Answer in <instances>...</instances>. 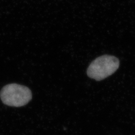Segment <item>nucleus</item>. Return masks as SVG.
Here are the masks:
<instances>
[{
	"instance_id": "1",
	"label": "nucleus",
	"mask_w": 135,
	"mask_h": 135,
	"mask_svg": "<svg viewBox=\"0 0 135 135\" xmlns=\"http://www.w3.org/2000/svg\"><path fill=\"white\" fill-rule=\"evenodd\" d=\"M0 98L3 104L10 107H21L32 99V92L26 86L12 83L4 86L0 92Z\"/></svg>"
},
{
	"instance_id": "2",
	"label": "nucleus",
	"mask_w": 135,
	"mask_h": 135,
	"mask_svg": "<svg viewBox=\"0 0 135 135\" xmlns=\"http://www.w3.org/2000/svg\"><path fill=\"white\" fill-rule=\"evenodd\" d=\"M119 66L117 57L105 55L96 58L88 66L87 73L88 77L96 81H101L113 74Z\"/></svg>"
}]
</instances>
